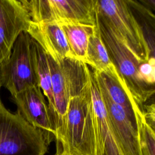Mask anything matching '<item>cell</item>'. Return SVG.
<instances>
[{
    "label": "cell",
    "instance_id": "6da1fadb",
    "mask_svg": "<svg viewBox=\"0 0 155 155\" xmlns=\"http://www.w3.org/2000/svg\"><path fill=\"white\" fill-rule=\"evenodd\" d=\"M90 72V71H89ZM57 152L70 155H95L90 82L80 94L71 96L55 137Z\"/></svg>",
    "mask_w": 155,
    "mask_h": 155
},
{
    "label": "cell",
    "instance_id": "5bb4252c",
    "mask_svg": "<svg viewBox=\"0 0 155 155\" xmlns=\"http://www.w3.org/2000/svg\"><path fill=\"white\" fill-rule=\"evenodd\" d=\"M48 61L51 74L54 107L59 125L62 118L66 113L69 102L70 90L68 80L62 63L58 64L49 56H48Z\"/></svg>",
    "mask_w": 155,
    "mask_h": 155
},
{
    "label": "cell",
    "instance_id": "277c9868",
    "mask_svg": "<svg viewBox=\"0 0 155 155\" xmlns=\"http://www.w3.org/2000/svg\"><path fill=\"white\" fill-rule=\"evenodd\" d=\"M96 23L99 27L102 40L110 59L121 79L124 87L142 110L143 105L154 95V87L148 85L142 80L138 71L140 62L97 16Z\"/></svg>",
    "mask_w": 155,
    "mask_h": 155
},
{
    "label": "cell",
    "instance_id": "ac0fdd59",
    "mask_svg": "<svg viewBox=\"0 0 155 155\" xmlns=\"http://www.w3.org/2000/svg\"><path fill=\"white\" fill-rule=\"evenodd\" d=\"M54 155H70L65 152H63V151H59V152H56V153Z\"/></svg>",
    "mask_w": 155,
    "mask_h": 155
},
{
    "label": "cell",
    "instance_id": "8fae6325",
    "mask_svg": "<svg viewBox=\"0 0 155 155\" xmlns=\"http://www.w3.org/2000/svg\"><path fill=\"white\" fill-rule=\"evenodd\" d=\"M93 70L112 101L124 111L131 122L137 127L135 110L139 106L124 87L113 64L102 71Z\"/></svg>",
    "mask_w": 155,
    "mask_h": 155
},
{
    "label": "cell",
    "instance_id": "7a4b0ae2",
    "mask_svg": "<svg viewBox=\"0 0 155 155\" xmlns=\"http://www.w3.org/2000/svg\"><path fill=\"white\" fill-rule=\"evenodd\" d=\"M96 14L139 62L154 57L128 1L96 0Z\"/></svg>",
    "mask_w": 155,
    "mask_h": 155
},
{
    "label": "cell",
    "instance_id": "3957f363",
    "mask_svg": "<svg viewBox=\"0 0 155 155\" xmlns=\"http://www.w3.org/2000/svg\"><path fill=\"white\" fill-rule=\"evenodd\" d=\"M48 145L43 131L11 113L0 99V155H45Z\"/></svg>",
    "mask_w": 155,
    "mask_h": 155
},
{
    "label": "cell",
    "instance_id": "2e32d148",
    "mask_svg": "<svg viewBox=\"0 0 155 155\" xmlns=\"http://www.w3.org/2000/svg\"><path fill=\"white\" fill-rule=\"evenodd\" d=\"M141 155H155V127L144 118L139 107L135 110Z\"/></svg>",
    "mask_w": 155,
    "mask_h": 155
},
{
    "label": "cell",
    "instance_id": "52a82bcc",
    "mask_svg": "<svg viewBox=\"0 0 155 155\" xmlns=\"http://www.w3.org/2000/svg\"><path fill=\"white\" fill-rule=\"evenodd\" d=\"M12 97L17 107V113L33 127L43 131L48 144L55 139L56 124L39 86L25 90Z\"/></svg>",
    "mask_w": 155,
    "mask_h": 155
},
{
    "label": "cell",
    "instance_id": "9a60e30c",
    "mask_svg": "<svg viewBox=\"0 0 155 155\" xmlns=\"http://www.w3.org/2000/svg\"><path fill=\"white\" fill-rule=\"evenodd\" d=\"M85 64L97 71H104L113 64L96 23L94 31L89 38Z\"/></svg>",
    "mask_w": 155,
    "mask_h": 155
},
{
    "label": "cell",
    "instance_id": "7c38bea8",
    "mask_svg": "<svg viewBox=\"0 0 155 155\" xmlns=\"http://www.w3.org/2000/svg\"><path fill=\"white\" fill-rule=\"evenodd\" d=\"M57 23L64 33L73 58L85 63L89 38L94 31L96 23L94 25L75 21Z\"/></svg>",
    "mask_w": 155,
    "mask_h": 155
},
{
    "label": "cell",
    "instance_id": "ba28073f",
    "mask_svg": "<svg viewBox=\"0 0 155 155\" xmlns=\"http://www.w3.org/2000/svg\"><path fill=\"white\" fill-rule=\"evenodd\" d=\"M31 21L22 0H0V64L10 55L18 37Z\"/></svg>",
    "mask_w": 155,
    "mask_h": 155
},
{
    "label": "cell",
    "instance_id": "9c48e42d",
    "mask_svg": "<svg viewBox=\"0 0 155 155\" xmlns=\"http://www.w3.org/2000/svg\"><path fill=\"white\" fill-rule=\"evenodd\" d=\"M97 79L112 129L124 155H141L137 127L133 125L124 111L112 101L101 82L97 78Z\"/></svg>",
    "mask_w": 155,
    "mask_h": 155
},
{
    "label": "cell",
    "instance_id": "5b68a950",
    "mask_svg": "<svg viewBox=\"0 0 155 155\" xmlns=\"http://www.w3.org/2000/svg\"><path fill=\"white\" fill-rule=\"evenodd\" d=\"M32 38L27 32L18 37L8 57L0 64V84L12 96L38 86L31 52Z\"/></svg>",
    "mask_w": 155,
    "mask_h": 155
},
{
    "label": "cell",
    "instance_id": "30bf717a",
    "mask_svg": "<svg viewBox=\"0 0 155 155\" xmlns=\"http://www.w3.org/2000/svg\"><path fill=\"white\" fill-rule=\"evenodd\" d=\"M27 33L58 64L66 58H73L64 33L57 22L31 21Z\"/></svg>",
    "mask_w": 155,
    "mask_h": 155
},
{
    "label": "cell",
    "instance_id": "4fadbf2b",
    "mask_svg": "<svg viewBox=\"0 0 155 155\" xmlns=\"http://www.w3.org/2000/svg\"><path fill=\"white\" fill-rule=\"evenodd\" d=\"M31 52L37 77L38 85L40 87L44 96L47 98L48 107L54 119L58 129L59 122L56 113L54 98L52 93L51 79L48 56L41 46L33 39Z\"/></svg>",
    "mask_w": 155,
    "mask_h": 155
},
{
    "label": "cell",
    "instance_id": "8992f818",
    "mask_svg": "<svg viewBox=\"0 0 155 155\" xmlns=\"http://www.w3.org/2000/svg\"><path fill=\"white\" fill-rule=\"evenodd\" d=\"M35 22L96 23V0H22Z\"/></svg>",
    "mask_w": 155,
    "mask_h": 155
},
{
    "label": "cell",
    "instance_id": "d6986e66",
    "mask_svg": "<svg viewBox=\"0 0 155 155\" xmlns=\"http://www.w3.org/2000/svg\"><path fill=\"white\" fill-rule=\"evenodd\" d=\"M1 84H0V88H1Z\"/></svg>",
    "mask_w": 155,
    "mask_h": 155
},
{
    "label": "cell",
    "instance_id": "e0dca14e",
    "mask_svg": "<svg viewBox=\"0 0 155 155\" xmlns=\"http://www.w3.org/2000/svg\"><path fill=\"white\" fill-rule=\"evenodd\" d=\"M154 57H150L147 61L140 63L138 71L142 80L148 85L154 87Z\"/></svg>",
    "mask_w": 155,
    "mask_h": 155
}]
</instances>
